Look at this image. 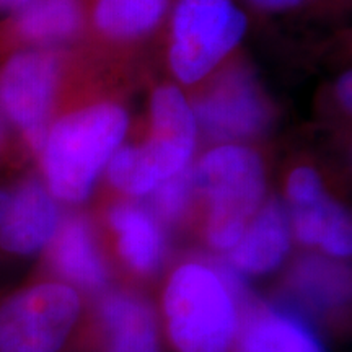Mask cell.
Segmentation results:
<instances>
[{"label": "cell", "mask_w": 352, "mask_h": 352, "mask_svg": "<svg viewBox=\"0 0 352 352\" xmlns=\"http://www.w3.org/2000/svg\"><path fill=\"white\" fill-rule=\"evenodd\" d=\"M30 0H0V8H7V10H20L25 7Z\"/></svg>", "instance_id": "obj_25"}, {"label": "cell", "mask_w": 352, "mask_h": 352, "mask_svg": "<svg viewBox=\"0 0 352 352\" xmlns=\"http://www.w3.org/2000/svg\"><path fill=\"white\" fill-rule=\"evenodd\" d=\"M166 0H98L95 20L111 36H135L158 23Z\"/></svg>", "instance_id": "obj_16"}, {"label": "cell", "mask_w": 352, "mask_h": 352, "mask_svg": "<svg viewBox=\"0 0 352 352\" xmlns=\"http://www.w3.org/2000/svg\"><path fill=\"white\" fill-rule=\"evenodd\" d=\"M341 206L334 204L327 196L310 204L294 206L292 223L296 236L305 245H320L324 232Z\"/></svg>", "instance_id": "obj_19"}, {"label": "cell", "mask_w": 352, "mask_h": 352, "mask_svg": "<svg viewBox=\"0 0 352 352\" xmlns=\"http://www.w3.org/2000/svg\"><path fill=\"white\" fill-rule=\"evenodd\" d=\"M290 248V223L287 212L272 201L256 217L232 250L230 263L245 274H266L284 261Z\"/></svg>", "instance_id": "obj_11"}, {"label": "cell", "mask_w": 352, "mask_h": 352, "mask_svg": "<svg viewBox=\"0 0 352 352\" xmlns=\"http://www.w3.org/2000/svg\"><path fill=\"white\" fill-rule=\"evenodd\" d=\"M246 19L232 0H179L173 19L171 67L184 83L208 76L240 41Z\"/></svg>", "instance_id": "obj_5"}, {"label": "cell", "mask_w": 352, "mask_h": 352, "mask_svg": "<svg viewBox=\"0 0 352 352\" xmlns=\"http://www.w3.org/2000/svg\"><path fill=\"white\" fill-rule=\"evenodd\" d=\"M60 227L54 197L38 182H28L15 192L12 212L0 226V253L32 256L51 245Z\"/></svg>", "instance_id": "obj_9"}, {"label": "cell", "mask_w": 352, "mask_h": 352, "mask_svg": "<svg viewBox=\"0 0 352 352\" xmlns=\"http://www.w3.org/2000/svg\"><path fill=\"white\" fill-rule=\"evenodd\" d=\"M13 199H15V192L0 189V226H2L8 215H10L13 208Z\"/></svg>", "instance_id": "obj_22"}, {"label": "cell", "mask_w": 352, "mask_h": 352, "mask_svg": "<svg viewBox=\"0 0 352 352\" xmlns=\"http://www.w3.org/2000/svg\"><path fill=\"white\" fill-rule=\"evenodd\" d=\"M240 280L201 263L182 264L164 292L168 340L178 352H228L239 334Z\"/></svg>", "instance_id": "obj_1"}, {"label": "cell", "mask_w": 352, "mask_h": 352, "mask_svg": "<svg viewBox=\"0 0 352 352\" xmlns=\"http://www.w3.org/2000/svg\"><path fill=\"white\" fill-rule=\"evenodd\" d=\"M253 2L264 8H285L297 6L300 0H253Z\"/></svg>", "instance_id": "obj_24"}, {"label": "cell", "mask_w": 352, "mask_h": 352, "mask_svg": "<svg viewBox=\"0 0 352 352\" xmlns=\"http://www.w3.org/2000/svg\"><path fill=\"white\" fill-rule=\"evenodd\" d=\"M338 95L342 101V104L347 109H351V100H352V88H351V74H346L338 83Z\"/></svg>", "instance_id": "obj_23"}, {"label": "cell", "mask_w": 352, "mask_h": 352, "mask_svg": "<svg viewBox=\"0 0 352 352\" xmlns=\"http://www.w3.org/2000/svg\"><path fill=\"white\" fill-rule=\"evenodd\" d=\"M83 302L63 280H41L0 297V352H63L83 327Z\"/></svg>", "instance_id": "obj_3"}, {"label": "cell", "mask_w": 352, "mask_h": 352, "mask_svg": "<svg viewBox=\"0 0 352 352\" xmlns=\"http://www.w3.org/2000/svg\"><path fill=\"white\" fill-rule=\"evenodd\" d=\"M289 197L292 206H303L323 197L320 176L311 168H298L290 175L287 184Z\"/></svg>", "instance_id": "obj_21"}, {"label": "cell", "mask_w": 352, "mask_h": 352, "mask_svg": "<svg viewBox=\"0 0 352 352\" xmlns=\"http://www.w3.org/2000/svg\"><path fill=\"white\" fill-rule=\"evenodd\" d=\"M91 331L101 352H162L160 329L151 303L138 294L118 290L98 302Z\"/></svg>", "instance_id": "obj_7"}, {"label": "cell", "mask_w": 352, "mask_h": 352, "mask_svg": "<svg viewBox=\"0 0 352 352\" xmlns=\"http://www.w3.org/2000/svg\"><path fill=\"white\" fill-rule=\"evenodd\" d=\"M321 248L328 254L338 258H346L352 250V235H351V220L347 217L346 210L340 208L334 215L331 223L324 232L320 243Z\"/></svg>", "instance_id": "obj_20"}, {"label": "cell", "mask_w": 352, "mask_h": 352, "mask_svg": "<svg viewBox=\"0 0 352 352\" xmlns=\"http://www.w3.org/2000/svg\"><path fill=\"white\" fill-rule=\"evenodd\" d=\"M235 342L239 352H324L298 316L271 307L248 311Z\"/></svg>", "instance_id": "obj_12"}, {"label": "cell", "mask_w": 352, "mask_h": 352, "mask_svg": "<svg viewBox=\"0 0 352 352\" xmlns=\"http://www.w3.org/2000/svg\"><path fill=\"white\" fill-rule=\"evenodd\" d=\"M109 223L118 233V248L127 266L139 274L157 271L165 243L155 219L144 209L121 204L109 212Z\"/></svg>", "instance_id": "obj_14"}, {"label": "cell", "mask_w": 352, "mask_h": 352, "mask_svg": "<svg viewBox=\"0 0 352 352\" xmlns=\"http://www.w3.org/2000/svg\"><path fill=\"white\" fill-rule=\"evenodd\" d=\"M80 25L77 0H30L19 10V30L34 41H56L70 36Z\"/></svg>", "instance_id": "obj_15"}, {"label": "cell", "mask_w": 352, "mask_h": 352, "mask_svg": "<svg viewBox=\"0 0 352 352\" xmlns=\"http://www.w3.org/2000/svg\"><path fill=\"white\" fill-rule=\"evenodd\" d=\"M197 116L210 134L240 139L256 134L267 121V108L246 74L227 76L197 103Z\"/></svg>", "instance_id": "obj_8"}, {"label": "cell", "mask_w": 352, "mask_h": 352, "mask_svg": "<svg viewBox=\"0 0 352 352\" xmlns=\"http://www.w3.org/2000/svg\"><path fill=\"white\" fill-rule=\"evenodd\" d=\"M195 179L210 201L209 243L220 252H232L264 196L261 160L250 148L223 145L204 157Z\"/></svg>", "instance_id": "obj_4"}, {"label": "cell", "mask_w": 352, "mask_h": 352, "mask_svg": "<svg viewBox=\"0 0 352 352\" xmlns=\"http://www.w3.org/2000/svg\"><path fill=\"white\" fill-rule=\"evenodd\" d=\"M152 135L192 151L196 120L182 91L175 87L158 88L152 98Z\"/></svg>", "instance_id": "obj_17"}, {"label": "cell", "mask_w": 352, "mask_h": 352, "mask_svg": "<svg viewBox=\"0 0 352 352\" xmlns=\"http://www.w3.org/2000/svg\"><path fill=\"white\" fill-rule=\"evenodd\" d=\"M57 76L54 56L44 51H25L8 60L0 77L2 107L36 151H43L46 142Z\"/></svg>", "instance_id": "obj_6"}, {"label": "cell", "mask_w": 352, "mask_h": 352, "mask_svg": "<svg viewBox=\"0 0 352 352\" xmlns=\"http://www.w3.org/2000/svg\"><path fill=\"white\" fill-rule=\"evenodd\" d=\"M192 151L153 138L139 147H124L109 164V179L127 195H151L158 184L188 166Z\"/></svg>", "instance_id": "obj_10"}, {"label": "cell", "mask_w": 352, "mask_h": 352, "mask_svg": "<svg viewBox=\"0 0 352 352\" xmlns=\"http://www.w3.org/2000/svg\"><path fill=\"white\" fill-rule=\"evenodd\" d=\"M56 271L72 287L100 290L108 283V270L95 243L90 226L80 217L69 219L51 241Z\"/></svg>", "instance_id": "obj_13"}, {"label": "cell", "mask_w": 352, "mask_h": 352, "mask_svg": "<svg viewBox=\"0 0 352 352\" xmlns=\"http://www.w3.org/2000/svg\"><path fill=\"white\" fill-rule=\"evenodd\" d=\"M192 186H195V175L189 166L158 184L152 191V206L155 212L166 222H176L182 219L191 201Z\"/></svg>", "instance_id": "obj_18"}, {"label": "cell", "mask_w": 352, "mask_h": 352, "mask_svg": "<svg viewBox=\"0 0 352 352\" xmlns=\"http://www.w3.org/2000/svg\"><path fill=\"white\" fill-rule=\"evenodd\" d=\"M126 131V113L114 104H96L63 118L43 145L51 195L67 202L85 199Z\"/></svg>", "instance_id": "obj_2"}]
</instances>
